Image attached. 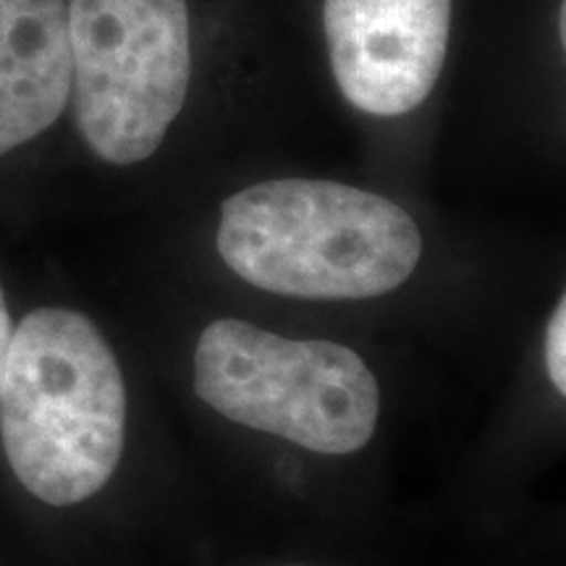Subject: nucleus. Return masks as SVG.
<instances>
[{
	"label": "nucleus",
	"instance_id": "nucleus-1",
	"mask_svg": "<svg viewBox=\"0 0 566 566\" xmlns=\"http://www.w3.org/2000/svg\"><path fill=\"white\" fill-rule=\"evenodd\" d=\"M126 388L116 354L90 317L42 307L11 334L0 375V438L34 499L74 506L122 462Z\"/></svg>",
	"mask_w": 566,
	"mask_h": 566
},
{
	"label": "nucleus",
	"instance_id": "nucleus-2",
	"mask_svg": "<svg viewBox=\"0 0 566 566\" xmlns=\"http://www.w3.org/2000/svg\"><path fill=\"white\" fill-rule=\"evenodd\" d=\"M218 252L239 279L296 300H370L394 292L422 258L412 216L336 181L275 179L231 195Z\"/></svg>",
	"mask_w": 566,
	"mask_h": 566
},
{
	"label": "nucleus",
	"instance_id": "nucleus-3",
	"mask_svg": "<svg viewBox=\"0 0 566 566\" xmlns=\"http://www.w3.org/2000/svg\"><path fill=\"white\" fill-rule=\"evenodd\" d=\"M195 388L226 420L315 454L365 449L380 415L378 380L349 346L294 342L233 317L202 331Z\"/></svg>",
	"mask_w": 566,
	"mask_h": 566
},
{
	"label": "nucleus",
	"instance_id": "nucleus-4",
	"mask_svg": "<svg viewBox=\"0 0 566 566\" xmlns=\"http://www.w3.org/2000/svg\"><path fill=\"white\" fill-rule=\"evenodd\" d=\"M71 97L84 142L111 166L147 160L192 80L187 0H71Z\"/></svg>",
	"mask_w": 566,
	"mask_h": 566
},
{
	"label": "nucleus",
	"instance_id": "nucleus-5",
	"mask_svg": "<svg viewBox=\"0 0 566 566\" xmlns=\"http://www.w3.org/2000/svg\"><path fill=\"white\" fill-rule=\"evenodd\" d=\"M323 30L346 101L370 116H405L441 76L451 0H325Z\"/></svg>",
	"mask_w": 566,
	"mask_h": 566
},
{
	"label": "nucleus",
	"instance_id": "nucleus-6",
	"mask_svg": "<svg viewBox=\"0 0 566 566\" xmlns=\"http://www.w3.org/2000/svg\"><path fill=\"white\" fill-rule=\"evenodd\" d=\"M69 97L66 0H0V158L51 129Z\"/></svg>",
	"mask_w": 566,
	"mask_h": 566
},
{
	"label": "nucleus",
	"instance_id": "nucleus-7",
	"mask_svg": "<svg viewBox=\"0 0 566 566\" xmlns=\"http://www.w3.org/2000/svg\"><path fill=\"white\" fill-rule=\"evenodd\" d=\"M546 367L551 384L558 394H566V302L556 304L546 331Z\"/></svg>",
	"mask_w": 566,
	"mask_h": 566
},
{
	"label": "nucleus",
	"instance_id": "nucleus-8",
	"mask_svg": "<svg viewBox=\"0 0 566 566\" xmlns=\"http://www.w3.org/2000/svg\"><path fill=\"white\" fill-rule=\"evenodd\" d=\"M11 334H13L11 315H9V307H6L3 289H0V375H3V365H6V354H9Z\"/></svg>",
	"mask_w": 566,
	"mask_h": 566
},
{
	"label": "nucleus",
	"instance_id": "nucleus-9",
	"mask_svg": "<svg viewBox=\"0 0 566 566\" xmlns=\"http://www.w3.org/2000/svg\"><path fill=\"white\" fill-rule=\"evenodd\" d=\"M566 3H562V9H558V38H562V42L566 40Z\"/></svg>",
	"mask_w": 566,
	"mask_h": 566
}]
</instances>
